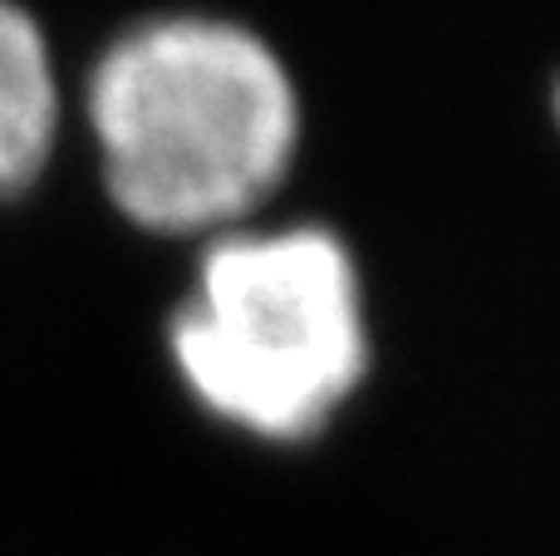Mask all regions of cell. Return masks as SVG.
<instances>
[{
    "mask_svg": "<svg viewBox=\"0 0 560 556\" xmlns=\"http://www.w3.org/2000/svg\"><path fill=\"white\" fill-rule=\"evenodd\" d=\"M84 108L118 212L148 232L242 222L300 143V99L271 45L202 15L118 35Z\"/></svg>",
    "mask_w": 560,
    "mask_h": 556,
    "instance_id": "1",
    "label": "cell"
},
{
    "mask_svg": "<svg viewBox=\"0 0 560 556\" xmlns=\"http://www.w3.org/2000/svg\"><path fill=\"white\" fill-rule=\"evenodd\" d=\"M556 114H560V94H556Z\"/></svg>",
    "mask_w": 560,
    "mask_h": 556,
    "instance_id": "4",
    "label": "cell"
},
{
    "mask_svg": "<svg viewBox=\"0 0 560 556\" xmlns=\"http://www.w3.org/2000/svg\"><path fill=\"white\" fill-rule=\"evenodd\" d=\"M59 124L55 65L39 25L0 0V197L25 193L39 177Z\"/></svg>",
    "mask_w": 560,
    "mask_h": 556,
    "instance_id": "3",
    "label": "cell"
},
{
    "mask_svg": "<svg viewBox=\"0 0 560 556\" xmlns=\"http://www.w3.org/2000/svg\"><path fill=\"white\" fill-rule=\"evenodd\" d=\"M167 350L212 419L266 443L319 433L369 370L345 242L319 227L222 236L177 305Z\"/></svg>",
    "mask_w": 560,
    "mask_h": 556,
    "instance_id": "2",
    "label": "cell"
}]
</instances>
